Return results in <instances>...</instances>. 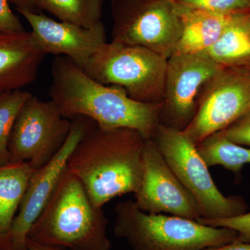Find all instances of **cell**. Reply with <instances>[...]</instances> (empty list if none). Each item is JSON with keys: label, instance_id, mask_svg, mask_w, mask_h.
Returning a JSON list of instances; mask_svg holds the SVG:
<instances>
[{"label": "cell", "instance_id": "6da1fadb", "mask_svg": "<svg viewBox=\"0 0 250 250\" xmlns=\"http://www.w3.org/2000/svg\"><path fill=\"white\" fill-rule=\"evenodd\" d=\"M51 71L49 95L64 118L86 117L101 129L129 128L154 137L162 104L136 101L121 86L99 83L65 56L56 57Z\"/></svg>", "mask_w": 250, "mask_h": 250}, {"label": "cell", "instance_id": "7a4b0ae2", "mask_svg": "<svg viewBox=\"0 0 250 250\" xmlns=\"http://www.w3.org/2000/svg\"><path fill=\"white\" fill-rule=\"evenodd\" d=\"M145 141L136 130L95 125L72 151L67 170L80 181L92 203L103 208L115 197L139 190Z\"/></svg>", "mask_w": 250, "mask_h": 250}, {"label": "cell", "instance_id": "3957f363", "mask_svg": "<svg viewBox=\"0 0 250 250\" xmlns=\"http://www.w3.org/2000/svg\"><path fill=\"white\" fill-rule=\"evenodd\" d=\"M108 220L67 168L29 231L28 240L64 250H111Z\"/></svg>", "mask_w": 250, "mask_h": 250}, {"label": "cell", "instance_id": "277c9868", "mask_svg": "<svg viewBox=\"0 0 250 250\" xmlns=\"http://www.w3.org/2000/svg\"><path fill=\"white\" fill-rule=\"evenodd\" d=\"M113 233L132 250H203L238 240L236 231L214 228L175 215L153 214L140 210L134 200L115 207Z\"/></svg>", "mask_w": 250, "mask_h": 250}, {"label": "cell", "instance_id": "5b68a950", "mask_svg": "<svg viewBox=\"0 0 250 250\" xmlns=\"http://www.w3.org/2000/svg\"><path fill=\"white\" fill-rule=\"evenodd\" d=\"M167 62L141 46L111 41L103 44L82 70L99 83L122 87L136 101L163 104Z\"/></svg>", "mask_w": 250, "mask_h": 250}, {"label": "cell", "instance_id": "8992f818", "mask_svg": "<svg viewBox=\"0 0 250 250\" xmlns=\"http://www.w3.org/2000/svg\"><path fill=\"white\" fill-rule=\"evenodd\" d=\"M152 140L171 170L196 200L201 218H227L245 213L243 200L225 196L219 190L196 145L183 131L159 125Z\"/></svg>", "mask_w": 250, "mask_h": 250}, {"label": "cell", "instance_id": "52a82bcc", "mask_svg": "<svg viewBox=\"0 0 250 250\" xmlns=\"http://www.w3.org/2000/svg\"><path fill=\"white\" fill-rule=\"evenodd\" d=\"M112 41L141 46L168 59L182 35L174 0H111Z\"/></svg>", "mask_w": 250, "mask_h": 250}, {"label": "cell", "instance_id": "ba28073f", "mask_svg": "<svg viewBox=\"0 0 250 250\" xmlns=\"http://www.w3.org/2000/svg\"><path fill=\"white\" fill-rule=\"evenodd\" d=\"M72 120L52 101L30 97L15 121L9 143V163H28L34 170L46 165L65 144Z\"/></svg>", "mask_w": 250, "mask_h": 250}, {"label": "cell", "instance_id": "9c48e42d", "mask_svg": "<svg viewBox=\"0 0 250 250\" xmlns=\"http://www.w3.org/2000/svg\"><path fill=\"white\" fill-rule=\"evenodd\" d=\"M250 112V70L223 67L207 83L184 133L195 145Z\"/></svg>", "mask_w": 250, "mask_h": 250}, {"label": "cell", "instance_id": "30bf717a", "mask_svg": "<svg viewBox=\"0 0 250 250\" xmlns=\"http://www.w3.org/2000/svg\"><path fill=\"white\" fill-rule=\"evenodd\" d=\"M223 68L207 52L172 54L167 59L160 125L184 131L204 88Z\"/></svg>", "mask_w": 250, "mask_h": 250}, {"label": "cell", "instance_id": "8fae6325", "mask_svg": "<svg viewBox=\"0 0 250 250\" xmlns=\"http://www.w3.org/2000/svg\"><path fill=\"white\" fill-rule=\"evenodd\" d=\"M96 123L86 117L72 119L70 134L60 151L29 179L17 214L0 250H27V240L33 225L45 208L61 177L67 169V161L81 139Z\"/></svg>", "mask_w": 250, "mask_h": 250}, {"label": "cell", "instance_id": "7c38bea8", "mask_svg": "<svg viewBox=\"0 0 250 250\" xmlns=\"http://www.w3.org/2000/svg\"><path fill=\"white\" fill-rule=\"evenodd\" d=\"M135 203L143 212L197 220L202 218L198 204L171 170L152 139L145 141L143 173Z\"/></svg>", "mask_w": 250, "mask_h": 250}, {"label": "cell", "instance_id": "4fadbf2b", "mask_svg": "<svg viewBox=\"0 0 250 250\" xmlns=\"http://www.w3.org/2000/svg\"><path fill=\"white\" fill-rule=\"evenodd\" d=\"M31 28L38 46L45 54L65 56L83 69L90 57L106 42L103 22L85 28L67 22H57L40 13L17 10Z\"/></svg>", "mask_w": 250, "mask_h": 250}, {"label": "cell", "instance_id": "5bb4252c", "mask_svg": "<svg viewBox=\"0 0 250 250\" xmlns=\"http://www.w3.org/2000/svg\"><path fill=\"white\" fill-rule=\"evenodd\" d=\"M45 55L31 32H0V91L22 89L31 84Z\"/></svg>", "mask_w": 250, "mask_h": 250}, {"label": "cell", "instance_id": "9a60e30c", "mask_svg": "<svg viewBox=\"0 0 250 250\" xmlns=\"http://www.w3.org/2000/svg\"><path fill=\"white\" fill-rule=\"evenodd\" d=\"M176 4L182 21V31L174 53L207 52L236 15L215 14Z\"/></svg>", "mask_w": 250, "mask_h": 250}, {"label": "cell", "instance_id": "2e32d148", "mask_svg": "<svg viewBox=\"0 0 250 250\" xmlns=\"http://www.w3.org/2000/svg\"><path fill=\"white\" fill-rule=\"evenodd\" d=\"M207 53L220 66L250 70V11L235 15Z\"/></svg>", "mask_w": 250, "mask_h": 250}, {"label": "cell", "instance_id": "e0dca14e", "mask_svg": "<svg viewBox=\"0 0 250 250\" xmlns=\"http://www.w3.org/2000/svg\"><path fill=\"white\" fill-rule=\"evenodd\" d=\"M34 170L28 163L0 166V244L9 233Z\"/></svg>", "mask_w": 250, "mask_h": 250}, {"label": "cell", "instance_id": "ac0fdd59", "mask_svg": "<svg viewBox=\"0 0 250 250\" xmlns=\"http://www.w3.org/2000/svg\"><path fill=\"white\" fill-rule=\"evenodd\" d=\"M196 146L208 167L223 166L238 173L243 166L250 164V147L231 142L222 131L210 135Z\"/></svg>", "mask_w": 250, "mask_h": 250}, {"label": "cell", "instance_id": "d6986e66", "mask_svg": "<svg viewBox=\"0 0 250 250\" xmlns=\"http://www.w3.org/2000/svg\"><path fill=\"white\" fill-rule=\"evenodd\" d=\"M105 0H35L36 9L62 22L91 28L102 22Z\"/></svg>", "mask_w": 250, "mask_h": 250}, {"label": "cell", "instance_id": "ffe728a7", "mask_svg": "<svg viewBox=\"0 0 250 250\" xmlns=\"http://www.w3.org/2000/svg\"><path fill=\"white\" fill-rule=\"evenodd\" d=\"M32 95L22 89L0 91V166L9 163V143L15 121Z\"/></svg>", "mask_w": 250, "mask_h": 250}, {"label": "cell", "instance_id": "44dd1931", "mask_svg": "<svg viewBox=\"0 0 250 250\" xmlns=\"http://www.w3.org/2000/svg\"><path fill=\"white\" fill-rule=\"evenodd\" d=\"M177 4L220 15H234L250 11V0H174Z\"/></svg>", "mask_w": 250, "mask_h": 250}, {"label": "cell", "instance_id": "7402d4cb", "mask_svg": "<svg viewBox=\"0 0 250 250\" xmlns=\"http://www.w3.org/2000/svg\"><path fill=\"white\" fill-rule=\"evenodd\" d=\"M199 223L214 228L229 229L238 235L236 241L250 243V213H243L227 218L205 219L197 220Z\"/></svg>", "mask_w": 250, "mask_h": 250}, {"label": "cell", "instance_id": "603a6c76", "mask_svg": "<svg viewBox=\"0 0 250 250\" xmlns=\"http://www.w3.org/2000/svg\"><path fill=\"white\" fill-rule=\"evenodd\" d=\"M221 131L231 142L250 147V112Z\"/></svg>", "mask_w": 250, "mask_h": 250}, {"label": "cell", "instance_id": "cb8c5ba5", "mask_svg": "<svg viewBox=\"0 0 250 250\" xmlns=\"http://www.w3.org/2000/svg\"><path fill=\"white\" fill-rule=\"evenodd\" d=\"M11 0H0V32L16 34L24 31L20 18L10 6Z\"/></svg>", "mask_w": 250, "mask_h": 250}, {"label": "cell", "instance_id": "d4e9b609", "mask_svg": "<svg viewBox=\"0 0 250 250\" xmlns=\"http://www.w3.org/2000/svg\"><path fill=\"white\" fill-rule=\"evenodd\" d=\"M203 250H250V243L235 241L223 246L212 247Z\"/></svg>", "mask_w": 250, "mask_h": 250}, {"label": "cell", "instance_id": "484cf974", "mask_svg": "<svg viewBox=\"0 0 250 250\" xmlns=\"http://www.w3.org/2000/svg\"><path fill=\"white\" fill-rule=\"evenodd\" d=\"M11 3L16 6V9H24L34 13H39L36 9L35 0H11Z\"/></svg>", "mask_w": 250, "mask_h": 250}, {"label": "cell", "instance_id": "4316f807", "mask_svg": "<svg viewBox=\"0 0 250 250\" xmlns=\"http://www.w3.org/2000/svg\"><path fill=\"white\" fill-rule=\"evenodd\" d=\"M27 250H64L59 249V248H52L44 245L39 244V243H34L27 240Z\"/></svg>", "mask_w": 250, "mask_h": 250}]
</instances>
